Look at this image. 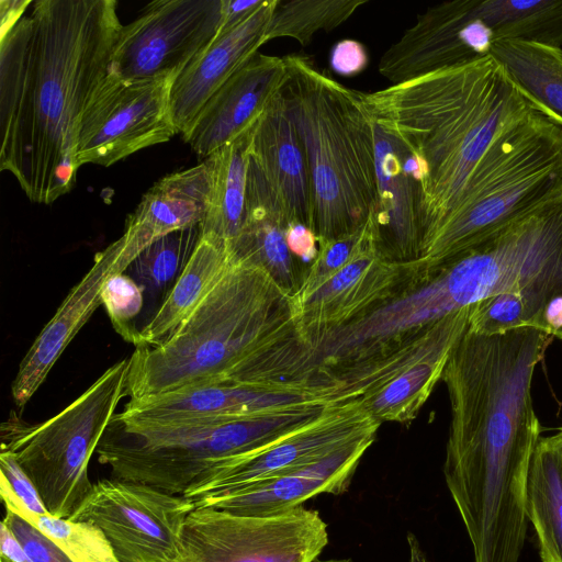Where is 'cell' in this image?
I'll return each mask as SVG.
<instances>
[{"label":"cell","mask_w":562,"mask_h":562,"mask_svg":"<svg viewBox=\"0 0 562 562\" xmlns=\"http://www.w3.org/2000/svg\"><path fill=\"white\" fill-rule=\"evenodd\" d=\"M368 0H278L268 24L266 44L274 38H293L307 46L321 31L345 23Z\"/></svg>","instance_id":"obj_30"},{"label":"cell","mask_w":562,"mask_h":562,"mask_svg":"<svg viewBox=\"0 0 562 562\" xmlns=\"http://www.w3.org/2000/svg\"><path fill=\"white\" fill-rule=\"evenodd\" d=\"M551 336L532 328L483 335L467 328L443 370L451 420L443 475L451 496L488 519L525 507L540 423L531 381Z\"/></svg>","instance_id":"obj_2"},{"label":"cell","mask_w":562,"mask_h":562,"mask_svg":"<svg viewBox=\"0 0 562 562\" xmlns=\"http://www.w3.org/2000/svg\"><path fill=\"white\" fill-rule=\"evenodd\" d=\"M250 156L283 200L291 220L312 229L313 200L307 157L281 91L252 128Z\"/></svg>","instance_id":"obj_24"},{"label":"cell","mask_w":562,"mask_h":562,"mask_svg":"<svg viewBox=\"0 0 562 562\" xmlns=\"http://www.w3.org/2000/svg\"><path fill=\"white\" fill-rule=\"evenodd\" d=\"M32 2L31 0L0 1L1 35L10 31L21 20Z\"/></svg>","instance_id":"obj_39"},{"label":"cell","mask_w":562,"mask_h":562,"mask_svg":"<svg viewBox=\"0 0 562 562\" xmlns=\"http://www.w3.org/2000/svg\"><path fill=\"white\" fill-rule=\"evenodd\" d=\"M315 562H352L350 559H330Z\"/></svg>","instance_id":"obj_41"},{"label":"cell","mask_w":562,"mask_h":562,"mask_svg":"<svg viewBox=\"0 0 562 562\" xmlns=\"http://www.w3.org/2000/svg\"><path fill=\"white\" fill-rule=\"evenodd\" d=\"M173 562H186V561H184V559H183V557H182V558H180V559H178V560H176V561H173Z\"/></svg>","instance_id":"obj_42"},{"label":"cell","mask_w":562,"mask_h":562,"mask_svg":"<svg viewBox=\"0 0 562 562\" xmlns=\"http://www.w3.org/2000/svg\"><path fill=\"white\" fill-rule=\"evenodd\" d=\"M277 1L265 0L235 27L217 34L173 81L170 109L183 139L207 100L266 44Z\"/></svg>","instance_id":"obj_21"},{"label":"cell","mask_w":562,"mask_h":562,"mask_svg":"<svg viewBox=\"0 0 562 562\" xmlns=\"http://www.w3.org/2000/svg\"><path fill=\"white\" fill-rule=\"evenodd\" d=\"M297 336L291 300L261 268L236 258L161 342L128 358L126 396L235 382L259 357Z\"/></svg>","instance_id":"obj_4"},{"label":"cell","mask_w":562,"mask_h":562,"mask_svg":"<svg viewBox=\"0 0 562 562\" xmlns=\"http://www.w3.org/2000/svg\"><path fill=\"white\" fill-rule=\"evenodd\" d=\"M329 540L317 510L243 516L196 506L181 532L186 562H315Z\"/></svg>","instance_id":"obj_9"},{"label":"cell","mask_w":562,"mask_h":562,"mask_svg":"<svg viewBox=\"0 0 562 562\" xmlns=\"http://www.w3.org/2000/svg\"><path fill=\"white\" fill-rule=\"evenodd\" d=\"M497 35L486 0L429 7L381 56L378 70L392 85L491 55Z\"/></svg>","instance_id":"obj_13"},{"label":"cell","mask_w":562,"mask_h":562,"mask_svg":"<svg viewBox=\"0 0 562 562\" xmlns=\"http://www.w3.org/2000/svg\"><path fill=\"white\" fill-rule=\"evenodd\" d=\"M128 366V358L112 364L43 423L31 425L11 417L1 426V450L15 457L54 517L69 518L92 490L89 461L126 396Z\"/></svg>","instance_id":"obj_8"},{"label":"cell","mask_w":562,"mask_h":562,"mask_svg":"<svg viewBox=\"0 0 562 562\" xmlns=\"http://www.w3.org/2000/svg\"><path fill=\"white\" fill-rule=\"evenodd\" d=\"M291 222L283 200L250 156L244 221L228 245L236 258L265 270L290 297L308 271L288 247L285 234Z\"/></svg>","instance_id":"obj_23"},{"label":"cell","mask_w":562,"mask_h":562,"mask_svg":"<svg viewBox=\"0 0 562 562\" xmlns=\"http://www.w3.org/2000/svg\"><path fill=\"white\" fill-rule=\"evenodd\" d=\"M212 182L210 157L162 177L128 215L124 234L145 249L167 234L200 225L209 210Z\"/></svg>","instance_id":"obj_25"},{"label":"cell","mask_w":562,"mask_h":562,"mask_svg":"<svg viewBox=\"0 0 562 562\" xmlns=\"http://www.w3.org/2000/svg\"><path fill=\"white\" fill-rule=\"evenodd\" d=\"M142 251L122 235L94 255L90 269L70 289L20 362L11 385L18 407H23L31 400L64 350L102 304L101 292L106 280L127 270Z\"/></svg>","instance_id":"obj_16"},{"label":"cell","mask_w":562,"mask_h":562,"mask_svg":"<svg viewBox=\"0 0 562 562\" xmlns=\"http://www.w3.org/2000/svg\"><path fill=\"white\" fill-rule=\"evenodd\" d=\"M472 305L438 321L414 357L397 367L381 385L355 402L380 424L414 420L441 380L456 344L465 333Z\"/></svg>","instance_id":"obj_22"},{"label":"cell","mask_w":562,"mask_h":562,"mask_svg":"<svg viewBox=\"0 0 562 562\" xmlns=\"http://www.w3.org/2000/svg\"><path fill=\"white\" fill-rule=\"evenodd\" d=\"M286 244L292 255L310 268L318 254V240L306 225L292 221L286 228Z\"/></svg>","instance_id":"obj_37"},{"label":"cell","mask_w":562,"mask_h":562,"mask_svg":"<svg viewBox=\"0 0 562 562\" xmlns=\"http://www.w3.org/2000/svg\"><path fill=\"white\" fill-rule=\"evenodd\" d=\"M144 288L130 276L110 277L101 292V302L114 330L135 348L142 347L140 329L134 323L144 303Z\"/></svg>","instance_id":"obj_33"},{"label":"cell","mask_w":562,"mask_h":562,"mask_svg":"<svg viewBox=\"0 0 562 562\" xmlns=\"http://www.w3.org/2000/svg\"><path fill=\"white\" fill-rule=\"evenodd\" d=\"M2 521L22 544L30 562H74L55 541L18 514L5 509Z\"/></svg>","instance_id":"obj_35"},{"label":"cell","mask_w":562,"mask_h":562,"mask_svg":"<svg viewBox=\"0 0 562 562\" xmlns=\"http://www.w3.org/2000/svg\"><path fill=\"white\" fill-rule=\"evenodd\" d=\"M418 269V261L393 263L378 252L370 217L351 258L303 297L290 299L301 342L345 326L397 294Z\"/></svg>","instance_id":"obj_14"},{"label":"cell","mask_w":562,"mask_h":562,"mask_svg":"<svg viewBox=\"0 0 562 562\" xmlns=\"http://www.w3.org/2000/svg\"><path fill=\"white\" fill-rule=\"evenodd\" d=\"M0 470V495L5 509L27 521L34 516L48 514L34 484L10 451L1 450Z\"/></svg>","instance_id":"obj_34"},{"label":"cell","mask_w":562,"mask_h":562,"mask_svg":"<svg viewBox=\"0 0 562 562\" xmlns=\"http://www.w3.org/2000/svg\"><path fill=\"white\" fill-rule=\"evenodd\" d=\"M286 77L284 57L258 52L207 100L184 142L204 160L256 124Z\"/></svg>","instance_id":"obj_20"},{"label":"cell","mask_w":562,"mask_h":562,"mask_svg":"<svg viewBox=\"0 0 562 562\" xmlns=\"http://www.w3.org/2000/svg\"><path fill=\"white\" fill-rule=\"evenodd\" d=\"M375 435L361 437L305 467L207 496L195 505L235 515L269 516L302 506L319 494H342Z\"/></svg>","instance_id":"obj_19"},{"label":"cell","mask_w":562,"mask_h":562,"mask_svg":"<svg viewBox=\"0 0 562 562\" xmlns=\"http://www.w3.org/2000/svg\"><path fill=\"white\" fill-rule=\"evenodd\" d=\"M360 97L374 124L417 165L423 249L494 140L535 111L491 55Z\"/></svg>","instance_id":"obj_3"},{"label":"cell","mask_w":562,"mask_h":562,"mask_svg":"<svg viewBox=\"0 0 562 562\" xmlns=\"http://www.w3.org/2000/svg\"><path fill=\"white\" fill-rule=\"evenodd\" d=\"M562 193V126L533 111L504 131L418 262L434 268Z\"/></svg>","instance_id":"obj_7"},{"label":"cell","mask_w":562,"mask_h":562,"mask_svg":"<svg viewBox=\"0 0 562 562\" xmlns=\"http://www.w3.org/2000/svg\"><path fill=\"white\" fill-rule=\"evenodd\" d=\"M526 515L542 562H562V465L549 437L540 438L529 465Z\"/></svg>","instance_id":"obj_29"},{"label":"cell","mask_w":562,"mask_h":562,"mask_svg":"<svg viewBox=\"0 0 562 562\" xmlns=\"http://www.w3.org/2000/svg\"><path fill=\"white\" fill-rule=\"evenodd\" d=\"M1 562H3V561H1Z\"/></svg>","instance_id":"obj_43"},{"label":"cell","mask_w":562,"mask_h":562,"mask_svg":"<svg viewBox=\"0 0 562 562\" xmlns=\"http://www.w3.org/2000/svg\"><path fill=\"white\" fill-rule=\"evenodd\" d=\"M192 499L157 487L104 479L68 518L95 525L119 562H173L182 558L181 532Z\"/></svg>","instance_id":"obj_10"},{"label":"cell","mask_w":562,"mask_h":562,"mask_svg":"<svg viewBox=\"0 0 562 562\" xmlns=\"http://www.w3.org/2000/svg\"><path fill=\"white\" fill-rule=\"evenodd\" d=\"M29 522L55 541L74 562H119L104 533L91 522L50 514L34 516Z\"/></svg>","instance_id":"obj_32"},{"label":"cell","mask_w":562,"mask_h":562,"mask_svg":"<svg viewBox=\"0 0 562 562\" xmlns=\"http://www.w3.org/2000/svg\"><path fill=\"white\" fill-rule=\"evenodd\" d=\"M330 404L319 398L215 423L135 426L113 417L95 452L114 479L184 496L216 469L294 432Z\"/></svg>","instance_id":"obj_6"},{"label":"cell","mask_w":562,"mask_h":562,"mask_svg":"<svg viewBox=\"0 0 562 562\" xmlns=\"http://www.w3.org/2000/svg\"><path fill=\"white\" fill-rule=\"evenodd\" d=\"M380 425L357 402L331 403L294 432L216 469L184 497L196 503L305 467L361 437L376 434Z\"/></svg>","instance_id":"obj_15"},{"label":"cell","mask_w":562,"mask_h":562,"mask_svg":"<svg viewBox=\"0 0 562 562\" xmlns=\"http://www.w3.org/2000/svg\"><path fill=\"white\" fill-rule=\"evenodd\" d=\"M172 79L125 80L108 71L82 114L76 148L79 168L109 167L179 133L171 114Z\"/></svg>","instance_id":"obj_11"},{"label":"cell","mask_w":562,"mask_h":562,"mask_svg":"<svg viewBox=\"0 0 562 562\" xmlns=\"http://www.w3.org/2000/svg\"><path fill=\"white\" fill-rule=\"evenodd\" d=\"M319 398L297 390L223 382L130 400L123 412L115 414L114 418L135 426L215 423Z\"/></svg>","instance_id":"obj_18"},{"label":"cell","mask_w":562,"mask_h":562,"mask_svg":"<svg viewBox=\"0 0 562 562\" xmlns=\"http://www.w3.org/2000/svg\"><path fill=\"white\" fill-rule=\"evenodd\" d=\"M254 126L209 156L213 164V182L209 210L200 231L228 244L236 239L244 221Z\"/></svg>","instance_id":"obj_28"},{"label":"cell","mask_w":562,"mask_h":562,"mask_svg":"<svg viewBox=\"0 0 562 562\" xmlns=\"http://www.w3.org/2000/svg\"><path fill=\"white\" fill-rule=\"evenodd\" d=\"M233 258L224 239L201 234L199 241L153 317L142 327V346L161 342L206 296Z\"/></svg>","instance_id":"obj_26"},{"label":"cell","mask_w":562,"mask_h":562,"mask_svg":"<svg viewBox=\"0 0 562 562\" xmlns=\"http://www.w3.org/2000/svg\"><path fill=\"white\" fill-rule=\"evenodd\" d=\"M491 56L535 111L562 126V47L506 40Z\"/></svg>","instance_id":"obj_27"},{"label":"cell","mask_w":562,"mask_h":562,"mask_svg":"<svg viewBox=\"0 0 562 562\" xmlns=\"http://www.w3.org/2000/svg\"><path fill=\"white\" fill-rule=\"evenodd\" d=\"M113 0H38L0 36V170L50 204L79 166L80 121L106 76L120 23Z\"/></svg>","instance_id":"obj_1"},{"label":"cell","mask_w":562,"mask_h":562,"mask_svg":"<svg viewBox=\"0 0 562 562\" xmlns=\"http://www.w3.org/2000/svg\"><path fill=\"white\" fill-rule=\"evenodd\" d=\"M224 0H156L122 25L109 71L125 80H176L220 33Z\"/></svg>","instance_id":"obj_12"},{"label":"cell","mask_w":562,"mask_h":562,"mask_svg":"<svg viewBox=\"0 0 562 562\" xmlns=\"http://www.w3.org/2000/svg\"><path fill=\"white\" fill-rule=\"evenodd\" d=\"M281 95L305 148L312 183V229L318 241L360 231L376 199L374 122L360 91L333 79L303 55L284 56Z\"/></svg>","instance_id":"obj_5"},{"label":"cell","mask_w":562,"mask_h":562,"mask_svg":"<svg viewBox=\"0 0 562 562\" xmlns=\"http://www.w3.org/2000/svg\"><path fill=\"white\" fill-rule=\"evenodd\" d=\"M201 235L200 225L167 234L146 247L128 267L150 294L165 291L179 277Z\"/></svg>","instance_id":"obj_31"},{"label":"cell","mask_w":562,"mask_h":562,"mask_svg":"<svg viewBox=\"0 0 562 562\" xmlns=\"http://www.w3.org/2000/svg\"><path fill=\"white\" fill-rule=\"evenodd\" d=\"M0 558L3 562H30L22 544L9 529V527L1 521L0 527Z\"/></svg>","instance_id":"obj_38"},{"label":"cell","mask_w":562,"mask_h":562,"mask_svg":"<svg viewBox=\"0 0 562 562\" xmlns=\"http://www.w3.org/2000/svg\"><path fill=\"white\" fill-rule=\"evenodd\" d=\"M368 63L366 46L356 40H341L331 47L329 53L330 68L340 76H356L367 68Z\"/></svg>","instance_id":"obj_36"},{"label":"cell","mask_w":562,"mask_h":562,"mask_svg":"<svg viewBox=\"0 0 562 562\" xmlns=\"http://www.w3.org/2000/svg\"><path fill=\"white\" fill-rule=\"evenodd\" d=\"M376 199L370 215L375 248L393 263L422 257L424 227L417 165L408 149L374 124Z\"/></svg>","instance_id":"obj_17"},{"label":"cell","mask_w":562,"mask_h":562,"mask_svg":"<svg viewBox=\"0 0 562 562\" xmlns=\"http://www.w3.org/2000/svg\"><path fill=\"white\" fill-rule=\"evenodd\" d=\"M549 439L562 465V427L555 435L550 436Z\"/></svg>","instance_id":"obj_40"}]
</instances>
